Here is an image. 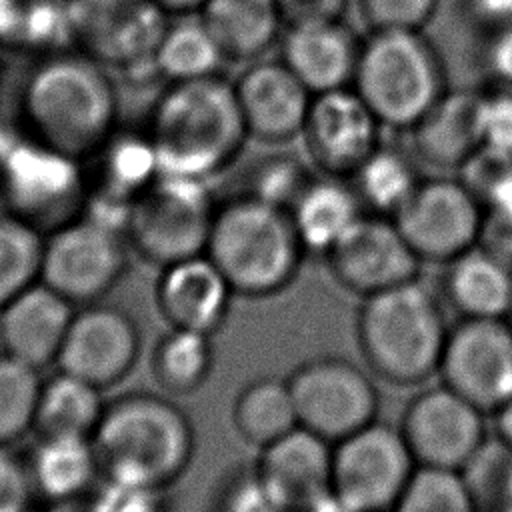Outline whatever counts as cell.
Segmentation results:
<instances>
[{"label":"cell","instance_id":"cell-36","mask_svg":"<svg viewBox=\"0 0 512 512\" xmlns=\"http://www.w3.org/2000/svg\"><path fill=\"white\" fill-rule=\"evenodd\" d=\"M460 474L478 512L512 508V446L498 434L486 436Z\"/></svg>","mask_w":512,"mask_h":512},{"label":"cell","instance_id":"cell-5","mask_svg":"<svg viewBox=\"0 0 512 512\" xmlns=\"http://www.w3.org/2000/svg\"><path fill=\"white\" fill-rule=\"evenodd\" d=\"M204 254L234 294L252 298L284 290L308 256L290 212L248 194L216 208Z\"/></svg>","mask_w":512,"mask_h":512},{"label":"cell","instance_id":"cell-13","mask_svg":"<svg viewBox=\"0 0 512 512\" xmlns=\"http://www.w3.org/2000/svg\"><path fill=\"white\" fill-rule=\"evenodd\" d=\"M486 208L460 178H422L394 214L420 260L448 262L480 242Z\"/></svg>","mask_w":512,"mask_h":512},{"label":"cell","instance_id":"cell-14","mask_svg":"<svg viewBox=\"0 0 512 512\" xmlns=\"http://www.w3.org/2000/svg\"><path fill=\"white\" fill-rule=\"evenodd\" d=\"M438 376L442 384L494 414L512 396V328L506 318H460L450 326Z\"/></svg>","mask_w":512,"mask_h":512},{"label":"cell","instance_id":"cell-30","mask_svg":"<svg viewBox=\"0 0 512 512\" xmlns=\"http://www.w3.org/2000/svg\"><path fill=\"white\" fill-rule=\"evenodd\" d=\"M104 406L98 386L58 370L50 380H42L32 432L38 436L92 438Z\"/></svg>","mask_w":512,"mask_h":512},{"label":"cell","instance_id":"cell-51","mask_svg":"<svg viewBox=\"0 0 512 512\" xmlns=\"http://www.w3.org/2000/svg\"><path fill=\"white\" fill-rule=\"evenodd\" d=\"M38 512H96V508L88 494V496H80V498L46 500V504Z\"/></svg>","mask_w":512,"mask_h":512},{"label":"cell","instance_id":"cell-44","mask_svg":"<svg viewBox=\"0 0 512 512\" xmlns=\"http://www.w3.org/2000/svg\"><path fill=\"white\" fill-rule=\"evenodd\" d=\"M96 512H172L164 490L120 484L112 480L100 482V488L90 492Z\"/></svg>","mask_w":512,"mask_h":512},{"label":"cell","instance_id":"cell-10","mask_svg":"<svg viewBox=\"0 0 512 512\" xmlns=\"http://www.w3.org/2000/svg\"><path fill=\"white\" fill-rule=\"evenodd\" d=\"M128 248L122 230L84 214L44 236L40 282L74 306L98 302L124 276Z\"/></svg>","mask_w":512,"mask_h":512},{"label":"cell","instance_id":"cell-42","mask_svg":"<svg viewBox=\"0 0 512 512\" xmlns=\"http://www.w3.org/2000/svg\"><path fill=\"white\" fill-rule=\"evenodd\" d=\"M214 512H282L256 468H236L230 472L216 494Z\"/></svg>","mask_w":512,"mask_h":512},{"label":"cell","instance_id":"cell-38","mask_svg":"<svg viewBox=\"0 0 512 512\" xmlns=\"http://www.w3.org/2000/svg\"><path fill=\"white\" fill-rule=\"evenodd\" d=\"M40 370L0 352V446H12L34 426Z\"/></svg>","mask_w":512,"mask_h":512},{"label":"cell","instance_id":"cell-9","mask_svg":"<svg viewBox=\"0 0 512 512\" xmlns=\"http://www.w3.org/2000/svg\"><path fill=\"white\" fill-rule=\"evenodd\" d=\"M416 466L400 426L374 420L334 442L332 496L344 512H392Z\"/></svg>","mask_w":512,"mask_h":512},{"label":"cell","instance_id":"cell-46","mask_svg":"<svg viewBox=\"0 0 512 512\" xmlns=\"http://www.w3.org/2000/svg\"><path fill=\"white\" fill-rule=\"evenodd\" d=\"M484 144L512 152V90L486 92Z\"/></svg>","mask_w":512,"mask_h":512},{"label":"cell","instance_id":"cell-56","mask_svg":"<svg viewBox=\"0 0 512 512\" xmlns=\"http://www.w3.org/2000/svg\"><path fill=\"white\" fill-rule=\"evenodd\" d=\"M506 320H508V324H510V328H512V310H510V314L506 316Z\"/></svg>","mask_w":512,"mask_h":512},{"label":"cell","instance_id":"cell-16","mask_svg":"<svg viewBox=\"0 0 512 512\" xmlns=\"http://www.w3.org/2000/svg\"><path fill=\"white\" fill-rule=\"evenodd\" d=\"M138 356L140 330L134 318L122 308L92 302L74 310L56 366L106 390L132 372Z\"/></svg>","mask_w":512,"mask_h":512},{"label":"cell","instance_id":"cell-31","mask_svg":"<svg viewBox=\"0 0 512 512\" xmlns=\"http://www.w3.org/2000/svg\"><path fill=\"white\" fill-rule=\"evenodd\" d=\"M232 422L258 450L300 426L288 380L262 376L248 382L234 400Z\"/></svg>","mask_w":512,"mask_h":512},{"label":"cell","instance_id":"cell-34","mask_svg":"<svg viewBox=\"0 0 512 512\" xmlns=\"http://www.w3.org/2000/svg\"><path fill=\"white\" fill-rule=\"evenodd\" d=\"M214 344L210 334L170 328L152 350V376L172 396L196 392L212 374Z\"/></svg>","mask_w":512,"mask_h":512},{"label":"cell","instance_id":"cell-15","mask_svg":"<svg viewBox=\"0 0 512 512\" xmlns=\"http://www.w3.org/2000/svg\"><path fill=\"white\" fill-rule=\"evenodd\" d=\"M484 416L476 404L440 384L408 402L400 432L418 466L460 470L488 436Z\"/></svg>","mask_w":512,"mask_h":512},{"label":"cell","instance_id":"cell-49","mask_svg":"<svg viewBox=\"0 0 512 512\" xmlns=\"http://www.w3.org/2000/svg\"><path fill=\"white\" fill-rule=\"evenodd\" d=\"M486 64L496 80L512 88V24L492 30Z\"/></svg>","mask_w":512,"mask_h":512},{"label":"cell","instance_id":"cell-8","mask_svg":"<svg viewBox=\"0 0 512 512\" xmlns=\"http://www.w3.org/2000/svg\"><path fill=\"white\" fill-rule=\"evenodd\" d=\"M216 208L208 182L160 174L130 204L124 236L142 260L164 268L206 252Z\"/></svg>","mask_w":512,"mask_h":512},{"label":"cell","instance_id":"cell-2","mask_svg":"<svg viewBox=\"0 0 512 512\" xmlns=\"http://www.w3.org/2000/svg\"><path fill=\"white\" fill-rule=\"evenodd\" d=\"M146 136L160 174L208 182L250 138L234 82L220 74L168 82L150 112Z\"/></svg>","mask_w":512,"mask_h":512},{"label":"cell","instance_id":"cell-24","mask_svg":"<svg viewBox=\"0 0 512 512\" xmlns=\"http://www.w3.org/2000/svg\"><path fill=\"white\" fill-rule=\"evenodd\" d=\"M486 92L472 88L444 90L434 106L408 130L412 154L434 168H460L484 146Z\"/></svg>","mask_w":512,"mask_h":512},{"label":"cell","instance_id":"cell-37","mask_svg":"<svg viewBox=\"0 0 512 512\" xmlns=\"http://www.w3.org/2000/svg\"><path fill=\"white\" fill-rule=\"evenodd\" d=\"M44 236L0 210V308L40 280Z\"/></svg>","mask_w":512,"mask_h":512},{"label":"cell","instance_id":"cell-57","mask_svg":"<svg viewBox=\"0 0 512 512\" xmlns=\"http://www.w3.org/2000/svg\"><path fill=\"white\" fill-rule=\"evenodd\" d=\"M502 512H512V508H508V510H502Z\"/></svg>","mask_w":512,"mask_h":512},{"label":"cell","instance_id":"cell-55","mask_svg":"<svg viewBox=\"0 0 512 512\" xmlns=\"http://www.w3.org/2000/svg\"><path fill=\"white\" fill-rule=\"evenodd\" d=\"M304 512H344V510L338 506V502H336L334 496H332V498L326 500L324 504H320V506H316V508H312V510H304Z\"/></svg>","mask_w":512,"mask_h":512},{"label":"cell","instance_id":"cell-7","mask_svg":"<svg viewBox=\"0 0 512 512\" xmlns=\"http://www.w3.org/2000/svg\"><path fill=\"white\" fill-rule=\"evenodd\" d=\"M90 198L84 162L28 138L0 160L2 210L42 236L84 216Z\"/></svg>","mask_w":512,"mask_h":512},{"label":"cell","instance_id":"cell-50","mask_svg":"<svg viewBox=\"0 0 512 512\" xmlns=\"http://www.w3.org/2000/svg\"><path fill=\"white\" fill-rule=\"evenodd\" d=\"M466 8L486 28L498 30L512 24V0H466Z\"/></svg>","mask_w":512,"mask_h":512},{"label":"cell","instance_id":"cell-19","mask_svg":"<svg viewBox=\"0 0 512 512\" xmlns=\"http://www.w3.org/2000/svg\"><path fill=\"white\" fill-rule=\"evenodd\" d=\"M332 454L330 440L296 426L262 446L254 468L282 512H304L332 498Z\"/></svg>","mask_w":512,"mask_h":512},{"label":"cell","instance_id":"cell-52","mask_svg":"<svg viewBox=\"0 0 512 512\" xmlns=\"http://www.w3.org/2000/svg\"><path fill=\"white\" fill-rule=\"evenodd\" d=\"M496 434L512 446V396L494 412Z\"/></svg>","mask_w":512,"mask_h":512},{"label":"cell","instance_id":"cell-23","mask_svg":"<svg viewBox=\"0 0 512 512\" xmlns=\"http://www.w3.org/2000/svg\"><path fill=\"white\" fill-rule=\"evenodd\" d=\"M74 310L62 294L34 282L0 308V352L38 370L56 364Z\"/></svg>","mask_w":512,"mask_h":512},{"label":"cell","instance_id":"cell-39","mask_svg":"<svg viewBox=\"0 0 512 512\" xmlns=\"http://www.w3.org/2000/svg\"><path fill=\"white\" fill-rule=\"evenodd\" d=\"M392 512H478L460 470L416 466Z\"/></svg>","mask_w":512,"mask_h":512},{"label":"cell","instance_id":"cell-12","mask_svg":"<svg viewBox=\"0 0 512 512\" xmlns=\"http://www.w3.org/2000/svg\"><path fill=\"white\" fill-rule=\"evenodd\" d=\"M68 42L106 68L152 66L168 14L154 0H68Z\"/></svg>","mask_w":512,"mask_h":512},{"label":"cell","instance_id":"cell-47","mask_svg":"<svg viewBox=\"0 0 512 512\" xmlns=\"http://www.w3.org/2000/svg\"><path fill=\"white\" fill-rule=\"evenodd\" d=\"M480 244L512 270V208H488Z\"/></svg>","mask_w":512,"mask_h":512},{"label":"cell","instance_id":"cell-20","mask_svg":"<svg viewBox=\"0 0 512 512\" xmlns=\"http://www.w3.org/2000/svg\"><path fill=\"white\" fill-rule=\"evenodd\" d=\"M84 166L90 186L84 214L124 232L130 204L160 176L146 132L116 130Z\"/></svg>","mask_w":512,"mask_h":512},{"label":"cell","instance_id":"cell-54","mask_svg":"<svg viewBox=\"0 0 512 512\" xmlns=\"http://www.w3.org/2000/svg\"><path fill=\"white\" fill-rule=\"evenodd\" d=\"M18 138H12L10 134H8V130L0 124V160H2V156L10 150V146L16 142Z\"/></svg>","mask_w":512,"mask_h":512},{"label":"cell","instance_id":"cell-21","mask_svg":"<svg viewBox=\"0 0 512 512\" xmlns=\"http://www.w3.org/2000/svg\"><path fill=\"white\" fill-rule=\"evenodd\" d=\"M248 130L262 142L280 144L302 134L312 92L282 62H254L234 82Z\"/></svg>","mask_w":512,"mask_h":512},{"label":"cell","instance_id":"cell-43","mask_svg":"<svg viewBox=\"0 0 512 512\" xmlns=\"http://www.w3.org/2000/svg\"><path fill=\"white\" fill-rule=\"evenodd\" d=\"M438 0H360L362 18L372 30H422Z\"/></svg>","mask_w":512,"mask_h":512},{"label":"cell","instance_id":"cell-32","mask_svg":"<svg viewBox=\"0 0 512 512\" xmlns=\"http://www.w3.org/2000/svg\"><path fill=\"white\" fill-rule=\"evenodd\" d=\"M416 162L414 154L380 144L350 176L364 210L394 218L422 182Z\"/></svg>","mask_w":512,"mask_h":512},{"label":"cell","instance_id":"cell-41","mask_svg":"<svg viewBox=\"0 0 512 512\" xmlns=\"http://www.w3.org/2000/svg\"><path fill=\"white\" fill-rule=\"evenodd\" d=\"M458 172V178L486 210L496 208L506 202L512 190V152L484 144L458 168Z\"/></svg>","mask_w":512,"mask_h":512},{"label":"cell","instance_id":"cell-53","mask_svg":"<svg viewBox=\"0 0 512 512\" xmlns=\"http://www.w3.org/2000/svg\"><path fill=\"white\" fill-rule=\"evenodd\" d=\"M168 16H188V14H196L200 10V6L204 4V0H154Z\"/></svg>","mask_w":512,"mask_h":512},{"label":"cell","instance_id":"cell-1","mask_svg":"<svg viewBox=\"0 0 512 512\" xmlns=\"http://www.w3.org/2000/svg\"><path fill=\"white\" fill-rule=\"evenodd\" d=\"M22 138L86 162L118 130L108 68L66 46L38 54L18 94Z\"/></svg>","mask_w":512,"mask_h":512},{"label":"cell","instance_id":"cell-3","mask_svg":"<svg viewBox=\"0 0 512 512\" xmlns=\"http://www.w3.org/2000/svg\"><path fill=\"white\" fill-rule=\"evenodd\" d=\"M92 446L104 480L164 490L190 466L196 436L176 402L136 390L106 402Z\"/></svg>","mask_w":512,"mask_h":512},{"label":"cell","instance_id":"cell-45","mask_svg":"<svg viewBox=\"0 0 512 512\" xmlns=\"http://www.w3.org/2000/svg\"><path fill=\"white\" fill-rule=\"evenodd\" d=\"M34 494L28 460L0 446V512H28Z\"/></svg>","mask_w":512,"mask_h":512},{"label":"cell","instance_id":"cell-48","mask_svg":"<svg viewBox=\"0 0 512 512\" xmlns=\"http://www.w3.org/2000/svg\"><path fill=\"white\" fill-rule=\"evenodd\" d=\"M348 0H276L282 20L288 26L340 20Z\"/></svg>","mask_w":512,"mask_h":512},{"label":"cell","instance_id":"cell-18","mask_svg":"<svg viewBox=\"0 0 512 512\" xmlns=\"http://www.w3.org/2000/svg\"><path fill=\"white\" fill-rule=\"evenodd\" d=\"M380 120L352 88L312 96L302 138L320 172L350 178L380 146Z\"/></svg>","mask_w":512,"mask_h":512},{"label":"cell","instance_id":"cell-17","mask_svg":"<svg viewBox=\"0 0 512 512\" xmlns=\"http://www.w3.org/2000/svg\"><path fill=\"white\" fill-rule=\"evenodd\" d=\"M324 258L334 278L360 296L418 278L422 262L394 218L372 212H364Z\"/></svg>","mask_w":512,"mask_h":512},{"label":"cell","instance_id":"cell-35","mask_svg":"<svg viewBox=\"0 0 512 512\" xmlns=\"http://www.w3.org/2000/svg\"><path fill=\"white\" fill-rule=\"evenodd\" d=\"M68 0H0V46L44 54L64 48Z\"/></svg>","mask_w":512,"mask_h":512},{"label":"cell","instance_id":"cell-4","mask_svg":"<svg viewBox=\"0 0 512 512\" xmlns=\"http://www.w3.org/2000/svg\"><path fill=\"white\" fill-rule=\"evenodd\" d=\"M450 326L436 292L418 278L362 296L356 338L372 372L412 386L438 374Z\"/></svg>","mask_w":512,"mask_h":512},{"label":"cell","instance_id":"cell-29","mask_svg":"<svg viewBox=\"0 0 512 512\" xmlns=\"http://www.w3.org/2000/svg\"><path fill=\"white\" fill-rule=\"evenodd\" d=\"M28 460L36 494L44 500L88 496L102 478L92 438L38 436Z\"/></svg>","mask_w":512,"mask_h":512},{"label":"cell","instance_id":"cell-27","mask_svg":"<svg viewBox=\"0 0 512 512\" xmlns=\"http://www.w3.org/2000/svg\"><path fill=\"white\" fill-rule=\"evenodd\" d=\"M442 294L462 318H506L512 270L478 242L446 262Z\"/></svg>","mask_w":512,"mask_h":512},{"label":"cell","instance_id":"cell-40","mask_svg":"<svg viewBox=\"0 0 512 512\" xmlns=\"http://www.w3.org/2000/svg\"><path fill=\"white\" fill-rule=\"evenodd\" d=\"M314 174L292 154H272L260 160L250 172L248 194L262 202L290 210Z\"/></svg>","mask_w":512,"mask_h":512},{"label":"cell","instance_id":"cell-33","mask_svg":"<svg viewBox=\"0 0 512 512\" xmlns=\"http://www.w3.org/2000/svg\"><path fill=\"white\" fill-rule=\"evenodd\" d=\"M224 54L198 14L182 16L166 26L154 56L152 70L168 82H182L218 74Z\"/></svg>","mask_w":512,"mask_h":512},{"label":"cell","instance_id":"cell-22","mask_svg":"<svg viewBox=\"0 0 512 512\" xmlns=\"http://www.w3.org/2000/svg\"><path fill=\"white\" fill-rule=\"evenodd\" d=\"M234 290L218 266L198 254L160 268L154 298L170 328L214 336L226 322Z\"/></svg>","mask_w":512,"mask_h":512},{"label":"cell","instance_id":"cell-28","mask_svg":"<svg viewBox=\"0 0 512 512\" xmlns=\"http://www.w3.org/2000/svg\"><path fill=\"white\" fill-rule=\"evenodd\" d=\"M226 60H254L284 22L276 0H204L196 12Z\"/></svg>","mask_w":512,"mask_h":512},{"label":"cell","instance_id":"cell-25","mask_svg":"<svg viewBox=\"0 0 512 512\" xmlns=\"http://www.w3.org/2000/svg\"><path fill=\"white\" fill-rule=\"evenodd\" d=\"M362 42L340 20L294 24L282 40V62L312 92L352 86Z\"/></svg>","mask_w":512,"mask_h":512},{"label":"cell","instance_id":"cell-6","mask_svg":"<svg viewBox=\"0 0 512 512\" xmlns=\"http://www.w3.org/2000/svg\"><path fill=\"white\" fill-rule=\"evenodd\" d=\"M442 58L422 30H372L352 88L382 126L410 130L444 94Z\"/></svg>","mask_w":512,"mask_h":512},{"label":"cell","instance_id":"cell-26","mask_svg":"<svg viewBox=\"0 0 512 512\" xmlns=\"http://www.w3.org/2000/svg\"><path fill=\"white\" fill-rule=\"evenodd\" d=\"M288 212L306 254L326 256L366 210L350 178L322 172L310 178Z\"/></svg>","mask_w":512,"mask_h":512},{"label":"cell","instance_id":"cell-11","mask_svg":"<svg viewBox=\"0 0 512 512\" xmlns=\"http://www.w3.org/2000/svg\"><path fill=\"white\" fill-rule=\"evenodd\" d=\"M298 424L332 444L378 420L380 394L368 372L342 356H318L288 378Z\"/></svg>","mask_w":512,"mask_h":512}]
</instances>
